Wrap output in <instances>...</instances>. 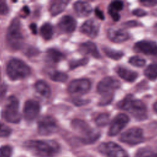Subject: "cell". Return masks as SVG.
Wrapping results in <instances>:
<instances>
[{
  "mask_svg": "<svg viewBox=\"0 0 157 157\" xmlns=\"http://www.w3.org/2000/svg\"><path fill=\"white\" fill-rule=\"evenodd\" d=\"M24 146L39 157H53L60 149L59 144L54 140H31L26 141Z\"/></svg>",
  "mask_w": 157,
  "mask_h": 157,
  "instance_id": "obj_1",
  "label": "cell"
},
{
  "mask_svg": "<svg viewBox=\"0 0 157 157\" xmlns=\"http://www.w3.org/2000/svg\"><path fill=\"white\" fill-rule=\"evenodd\" d=\"M118 107L128 111L138 120H144L147 117V107L141 101L135 99L132 94L127 95L118 103Z\"/></svg>",
  "mask_w": 157,
  "mask_h": 157,
  "instance_id": "obj_2",
  "label": "cell"
},
{
  "mask_svg": "<svg viewBox=\"0 0 157 157\" xmlns=\"http://www.w3.org/2000/svg\"><path fill=\"white\" fill-rule=\"evenodd\" d=\"M120 86V83L117 79L107 77L101 80L98 85V92L102 96L99 101L100 105H105L112 101L113 92Z\"/></svg>",
  "mask_w": 157,
  "mask_h": 157,
  "instance_id": "obj_3",
  "label": "cell"
},
{
  "mask_svg": "<svg viewBox=\"0 0 157 157\" xmlns=\"http://www.w3.org/2000/svg\"><path fill=\"white\" fill-rule=\"evenodd\" d=\"M6 71L9 77L13 80L24 78L31 74L29 66L18 59H12L9 62Z\"/></svg>",
  "mask_w": 157,
  "mask_h": 157,
  "instance_id": "obj_4",
  "label": "cell"
},
{
  "mask_svg": "<svg viewBox=\"0 0 157 157\" xmlns=\"http://www.w3.org/2000/svg\"><path fill=\"white\" fill-rule=\"evenodd\" d=\"M72 128L82 135V140L85 144H90L96 141L99 137V132L93 129L86 122L75 119L72 121Z\"/></svg>",
  "mask_w": 157,
  "mask_h": 157,
  "instance_id": "obj_5",
  "label": "cell"
},
{
  "mask_svg": "<svg viewBox=\"0 0 157 157\" xmlns=\"http://www.w3.org/2000/svg\"><path fill=\"white\" fill-rule=\"evenodd\" d=\"M7 40L8 44L13 49H18L21 46L23 37L21 31L20 22L17 18L12 20L8 28Z\"/></svg>",
  "mask_w": 157,
  "mask_h": 157,
  "instance_id": "obj_6",
  "label": "cell"
},
{
  "mask_svg": "<svg viewBox=\"0 0 157 157\" xmlns=\"http://www.w3.org/2000/svg\"><path fill=\"white\" fill-rule=\"evenodd\" d=\"M3 118L8 122L17 123L21 119L19 112V102L14 96H10L7 99L2 110Z\"/></svg>",
  "mask_w": 157,
  "mask_h": 157,
  "instance_id": "obj_7",
  "label": "cell"
},
{
  "mask_svg": "<svg viewBox=\"0 0 157 157\" xmlns=\"http://www.w3.org/2000/svg\"><path fill=\"white\" fill-rule=\"evenodd\" d=\"M99 150L107 157H129L127 152L121 146L112 142L101 144Z\"/></svg>",
  "mask_w": 157,
  "mask_h": 157,
  "instance_id": "obj_8",
  "label": "cell"
},
{
  "mask_svg": "<svg viewBox=\"0 0 157 157\" xmlns=\"http://www.w3.org/2000/svg\"><path fill=\"white\" fill-rule=\"evenodd\" d=\"M121 142L129 145H136L144 140L143 131L139 128H132L124 132L120 136Z\"/></svg>",
  "mask_w": 157,
  "mask_h": 157,
  "instance_id": "obj_9",
  "label": "cell"
},
{
  "mask_svg": "<svg viewBox=\"0 0 157 157\" xmlns=\"http://www.w3.org/2000/svg\"><path fill=\"white\" fill-rule=\"evenodd\" d=\"M58 130L56 120L51 116H44L38 122V132L40 134L47 136Z\"/></svg>",
  "mask_w": 157,
  "mask_h": 157,
  "instance_id": "obj_10",
  "label": "cell"
},
{
  "mask_svg": "<svg viewBox=\"0 0 157 157\" xmlns=\"http://www.w3.org/2000/svg\"><path fill=\"white\" fill-rule=\"evenodd\" d=\"M91 88V83L86 78L77 79L72 81L68 86V92L71 94L82 95L88 92Z\"/></svg>",
  "mask_w": 157,
  "mask_h": 157,
  "instance_id": "obj_11",
  "label": "cell"
},
{
  "mask_svg": "<svg viewBox=\"0 0 157 157\" xmlns=\"http://www.w3.org/2000/svg\"><path fill=\"white\" fill-rule=\"evenodd\" d=\"M129 121V117L124 113L117 115L112 121L108 134L110 136H115L118 134L128 124Z\"/></svg>",
  "mask_w": 157,
  "mask_h": 157,
  "instance_id": "obj_12",
  "label": "cell"
},
{
  "mask_svg": "<svg viewBox=\"0 0 157 157\" xmlns=\"http://www.w3.org/2000/svg\"><path fill=\"white\" fill-rule=\"evenodd\" d=\"M134 49L145 55L157 57V44L153 41H139L135 44Z\"/></svg>",
  "mask_w": 157,
  "mask_h": 157,
  "instance_id": "obj_13",
  "label": "cell"
},
{
  "mask_svg": "<svg viewBox=\"0 0 157 157\" xmlns=\"http://www.w3.org/2000/svg\"><path fill=\"white\" fill-rule=\"evenodd\" d=\"M40 111V105L38 102L34 100L27 101L24 105L23 114L27 121L34 120L38 115Z\"/></svg>",
  "mask_w": 157,
  "mask_h": 157,
  "instance_id": "obj_14",
  "label": "cell"
},
{
  "mask_svg": "<svg viewBox=\"0 0 157 157\" xmlns=\"http://www.w3.org/2000/svg\"><path fill=\"white\" fill-rule=\"evenodd\" d=\"M99 30V24L93 19L86 21L81 26L80 31L91 38H94L98 36Z\"/></svg>",
  "mask_w": 157,
  "mask_h": 157,
  "instance_id": "obj_15",
  "label": "cell"
},
{
  "mask_svg": "<svg viewBox=\"0 0 157 157\" xmlns=\"http://www.w3.org/2000/svg\"><path fill=\"white\" fill-rule=\"evenodd\" d=\"M107 35L108 37L111 41L116 43H121L124 42L127 40L129 37L128 33L122 29L117 28H110L108 31Z\"/></svg>",
  "mask_w": 157,
  "mask_h": 157,
  "instance_id": "obj_16",
  "label": "cell"
},
{
  "mask_svg": "<svg viewBox=\"0 0 157 157\" xmlns=\"http://www.w3.org/2000/svg\"><path fill=\"white\" fill-rule=\"evenodd\" d=\"M58 27L63 33H71L73 32L76 28V21L72 17L66 15L60 19L58 23Z\"/></svg>",
  "mask_w": 157,
  "mask_h": 157,
  "instance_id": "obj_17",
  "label": "cell"
},
{
  "mask_svg": "<svg viewBox=\"0 0 157 157\" xmlns=\"http://www.w3.org/2000/svg\"><path fill=\"white\" fill-rule=\"evenodd\" d=\"M75 12L78 17H84L88 16L92 11L91 5L87 2L77 1L74 4Z\"/></svg>",
  "mask_w": 157,
  "mask_h": 157,
  "instance_id": "obj_18",
  "label": "cell"
},
{
  "mask_svg": "<svg viewBox=\"0 0 157 157\" xmlns=\"http://www.w3.org/2000/svg\"><path fill=\"white\" fill-rule=\"evenodd\" d=\"M80 50L82 52L91 55L96 58H99L101 57L96 45L92 42L88 41L82 44L80 46Z\"/></svg>",
  "mask_w": 157,
  "mask_h": 157,
  "instance_id": "obj_19",
  "label": "cell"
},
{
  "mask_svg": "<svg viewBox=\"0 0 157 157\" xmlns=\"http://www.w3.org/2000/svg\"><path fill=\"white\" fill-rule=\"evenodd\" d=\"M123 8V3L121 1H113L112 2L108 8V12L114 21H118L120 16L119 15V12Z\"/></svg>",
  "mask_w": 157,
  "mask_h": 157,
  "instance_id": "obj_20",
  "label": "cell"
},
{
  "mask_svg": "<svg viewBox=\"0 0 157 157\" xmlns=\"http://www.w3.org/2000/svg\"><path fill=\"white\" fill-rule=\"evenodd\" d=\"M117 72L121 78L129 82L134 81L138 76L136 72L123 67H118L117 69Z\"/></svg>",
  "mask_w": 157,
  "mask_h": 157,
  "instance_id": "obj_21",
  "label": "cell"
},
{
  "mask_svg": "<svg viewBox=\"0 0 157 157\" xmlns=\"http://www.w3.org/2000/svg\"><path fill=\"white\" fill-rule=\"evenodd\" d=\"M36 91L44 98H48L51 94V90L49 85L43 80H39L35 84Z\"/></svg>",
  "mask_w": 157,
  "mask_h": 157,
  "instance_id": "obj_22",
  "label": "cell"
},
{
  "mask_svg": "<svg viewBox=\"0 0 157 157\" xmlns=\"http://www.w3.org/2000/svg\"><path fill=\"white\" fill-rule=\"evenodd\" d=\"M69 2L68 1H56L53 2L50 9L51 14L55 16L61 13L67 7Z\"/></svg>",
  "mask_w": 157,
  "mask_h": 157,
  "instance_id": "obj_23",
  "label": "cell"
},
{
  "mask_svg": "<svg viewBox=\"0 0 157 157\" xmlns=\"http://www.w3.org/2000/svg\"><path fill=\"white\" fill-rule=\"evenodd\" d=\"M47 56L50 61L55 63H58L64 58V55L61 52L54 48H50L47 50Z\"/></svg>",
  "mask_w": 157,
  "mask_h": 157,
  "instance_id": "obj_24",
  "label": "cell"
},
{
  "mask_svg": "<svg viewBox=\"0 0 157 157\" xmlns=\"http://www.w3.org/2000/svg\"><path fill=\"white\" fill-rule=\"evenodd\" d=\"M135 157H157V151L149 147L141 148L136 152Z\"/></svg>",
  "mask_w": 157,
  "mask_h": 157,
  "instance_id": "obj_25",
  "label": "cell"
},
{
  "mask_svg": "<svg viewBox=\"0 0 157 157\" xmlns=\"http://www.w3.org/2000/svg\"><path fill=\"white\" fill-rule=\"evenodd\" d=\"M41 36L45 40L50 39L53 34V29L50 23L44 24L40 28Z\"/></svg>",
  "mask_w": 157,
  "mask_h": 157,
  "instance_id": "obj_26",
  "label": "cell"
},
{
  "mask_svg": "<svg viewBox=\"0 0 157 157\" xmlns=\"http://www.w3.org/2000/svg\"><path fill=\"white\" fill-rule=\"evenodd\" d=\"M144 74L150 80L157 78V64L153 63L148 66L144 71Z\"/></svg>",
  "mask_w": 157,
  "mask_h": 157,
  "instance_id": "obj_27",
  "label": "cell"
},
{
  "mask_svg": "<svg viewBox=\"0 0 157 157\" xmlns=\"http://www.w3.org/2000/svg\"><path fill=\"white\" fill-rule=\"evenodd\" d=\"M103 50L108 57L113 59H119L123 56V53L121 52L115 50L108 47L103 48Z\"/></svg>",
  "mask_w": 157,
  "mask_h": 157,
  "instance_id": "obj_28",
  "label": "cell"
},
{
  "mask_svg": "<svg viewBox=\"0 0 157 157\" xmlns=\"http://www.w3.org/2000/svg\"><path fill=\"white\" fill-rule=\"evenodd\" d=\"M50 77L52 80L58 82H64L67 79V75L65 73L59 71L51 72L50 74Z\"/></svg>",
  "mask_w": 157,
  "mask_h": 157,
  "instance_id": "obj_29",
  "label": "cell"
},
{
  "mask_svg": "<svg viewBox=\"0 0 157 157\" xmlns=\"http://www.w3.org/2000/svg\"><path fill=\"white\" fill-rule=\"evenodd\" d=\"M109 121V115L107 113H101L96 118V123L98 126H104L107 124Z\"/></svg>",
  "mask_w": 157,
  "mask_h": 157,
  "instance_id": "obj_30",
  "label": "cell"
},
{
  "mask_svg": "<svg viewBox=\"0 0 157 157\" xmlns=\"http://www.w3.org/2000/svg\"><path fill=\"white\" fill-rule=\"evenodd\" d=\"M129 62L132 65L136 67H142L145 64V60L138 56H134L131 57L129 60Z\"/></svg>",
  "mask_w": 157,
  "mask_h": 157,
  "instance_id": "obj_31",
  "label": "cell"
},
{
  "mask_svg": "<svg viewBox=\"0 0 157 157\" xmlns=\"http://www.w3.org/2000/svg\"><path fill=\"white\" fill-rule=\"evenodd\" d=\"M12 132L11 129L3 123L0 122V137L9 136Z\"/></svg>",
  "mask_w": 157,
  "mask_h": 157,
  "instance_id": "obj_32",
  "label": "cell"
},
{
  "mask_svg": "<svg viewBox=\"0 0 157 157\" xmlns=\"http://www.w3.org/2000/svg\"><path fill=\"white\" fill-rule=\"evenodd\" d=\"M12 148L9 145H4L0 147V157H10Z\"/></svg>",
  "mask_w": 157,
  "mask_h": 157,
  "instance_id": "obj_33",
  "label": "cell"
},
{
  "mask_svg": "<svg viewBox=\"0 0 157 157\" xmlns=\"http://www.w3.org/2000/svg\"><path fill=\"white\" fill-rule=\"evenodd\" d=\"M88 63V59L87 58H83L79 60H75L70 63V68L71 69H73L77 67L85 65Z\"/></svg>",
  "mask_w": 157,
  "mask_h": 157,
  "instance_id": "obj_34",
  "label": "cell"
},
{
  "mask_svg": "<svg viewBox=\"0 0 157 157\" xmlns=\"http://www.w3.org/2000/svg\"><path fill=\"white\" fill-rule=\"evenodd\" d=\"M8 6L4 1H0V15H5L8 13Z\"/></svg>",
  "mask_w": 157,
  "mask_h": 157,
  "instance_id": "obj_35",
  "label": "cell"
},
{
  "mask_svg": "<svg viewBox=\"0 0 157 157\" xmlns=\"http://www.w3.org/2000/svg\"><path fill=\"white\" fill-rule=\"evenodd\" d=\"M132 13L137 17H144L147 15V12L140 9H136L132 11Z\"/></svg>",
  "mask_w": 157,
  "mask_h": 157,
  "instance_id": "obj_36",
  "label": "cell"
},
{
  "mask_svg": "<svg viewBox=\"0 0 157 157\" xmlns=\"http://www.w3.org/2000/svg\"><path fill=\"white\" fill-rule=\"evenodd\" d=\"M95 13L96 15V16L100 18L101 20H104V15L103 12L99 9V8H96L95 9Z\"/></svg>",
  "mask_w": 157,
  "mask_h": 157,
  "instance_id": "obj_37",
  "label": "cell"
},
{
  "mask_svg": "<svg viewBox=\"0 0 157 157\" xmlns=\"http://www.w3.org/2000/svg\"><path fill=\"white\" fill-rule=\"evenodd\" d=\"M141 3L145 6H152L157 4V2L155 1H142Z\"/></svg>",
  "mask_w": 157,
  "mask_h": 157,
  "instance_id": "obj_38",
  "label": "cell"
},
{
  "mask_svg": "<svg viewBox=\"0 0 157 157\" xmlns=\"http://www.w3.org/2000/svg\"><path fill=\"white\" fill-rule=\"evenodd\" d=\"M30 28H31V31H32L34 34H36V33H37V26H36V24H34V23L31 24V25H30Z\"/></svg>",
  "mask_w": 157,
  "mask_h": 157,
  "instance_id": "obj_39",
  "label": "cell"
},
{
  "mask_svg": "<svg viewBox=\"0 0 157 157\" xmlns=\"http://www.w3.org/2000/svg\"><path fill=\"white\" fill-rule=\"evenodd\" d=\"M22 10L25 13V14H26V15H28V14L29 13V9H28V7L27 6H25V7L23 8Z\"/></svg>",
  "mask_w": 157,
  "mask_h": 157,
  "instance_id": "obj_40",
  "label": "cell"
},
{
  "mask_svg": "<svg viewBox=\"0 0 157 157\" xmlns=\"http://www.w3.org/2000/svg\"><path fill=\"white\" fill-rule=\"evenodd\" d=\"M153 109L154 110L157 112V102H156L153 105Z\"/></svg>",
  "mask_w": 157,
  "mask_h": 157,
  "instance_id": "obj_41",
  "label": "cell"
},
{
  "mask_svg": "<svg viewBox=\"0 0 157 157\" xmlns=\"http://www.w3.org/2000/svg\"><path fill=\"white\" fill-rule=\"evenodd\" d=\"M155 32H156V33L157 34V23L155 25Z\"/></svg>",
  "mask_w": 157,
  "mask_h": 157,
  "instance_id": "obj_42",
  "label": "cell"
},
{
  "mask_svg": "<svg viewBox=\"0 0 157 157\" xmlns=\"http://www.w3.org/2000/svg\"><path fill=\"white\" fill-rule=\"evenodd\" d=\"M0 80H1V77H0Z\"/></svg>",
  "mask_w": 157,
  "mask_h": 157,
  "instance_id": "obj_43",
  "label": "cell"
}]
</instances>
